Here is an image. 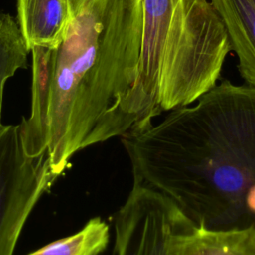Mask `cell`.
<instances>
[{
	"mask_svg": "<svg viewBox=\"0 0 255 255\" xmlns=\"http://www.w3.org/2000/svg\"><path fill=\"white\" fill-rule=\"evenodd\" d=\"M17 19L11 14L0 12V128L4 88L7 81L20 69L27 68L28 54Z\"/></svg>",
	"mask_w": 255,
	"mask_h": 255,
	"instance_id": "30bf717a",
	"label": "cell"
},
{
	"mask_svg": "<svg viewBox=\"0 0 255 255\" xmlns=\"http://www.w3.org/2000/svg\"><path fill=\"white\" fill-rule=\"evenodd\" d=\"M133 182L196 227L255 228V88L222 81L196 104L121 137Z\"/></svg>",
	"mask_w": 255,
	"mask_h": 255,
	"instance_id": "7a4b0ae2",
	"label": "cell"
},
{
	"mask_svg": "<svg viewBox=\"0 0 255 255\" xmlns=\"http://www.w3.org/2000/svg\"><path fill=\"white\" fill-rule=\"evenodd\" d=\"M56 178L46 153L27 155L19 125L0 128V255H13L30 214Z\"/></svg>",
	"mask_w": 255,
	"mask_h": 255,
	"instance_id": "277c9868",
	"label": "cell"
},
{
	"mask_svg": "<svg viewBox=\"0 0 255 255\" xmlns=\"http://www.w3.org/2000/svg\"><path fill=\"white\" fill-rule=\"evenodd\" d=\"M68 32L32 53L31 111L19 124L27 155L46 153L58 177L73 156L152 124L136 101L141 0H73Z\"/></svg>",
	"mask_w": 255,
	"mask_h": 255,
	"instance_id": "6da1fadb",
	"label": "cell"
},
{
	"mask_svg": "<svg viewBox=\"0 0 255 255\" xmlns=\"http://www.w3.org/2000/svg\"><path fill=\"white\" fill-rule=\"evenodd\" d=\"M110 241V227L101 218L90 219L78 232L53 241L29 255H99Z\"/></svg>",
	"mask_w": 255,
	"mask_h": 255,
	"instance_id": "9c48e42d",
	"label": "cell"
},
{
	"mask_svg": "<svg viewBox=\"0 0 255 255\" xmlns=\"http://www.w3.org/2000/svg\"><path fill=\"white\" fill-rule=\"evenodd\" d=\"M114 255H173V239L193 224L164 195L133 182L113 217Z\"/></svg>",
	"mask_w": 255,
	"mask_h": 255,
	"instance_id": "5b68a950",
	"label": "cell"
},
{
	"mask_svg": "<svg viewBox=\"0 0 255 255\" xmlns=\"http://www.w3.org/2000/svg\"><path fill=\"white\" fill-rule=\"evenodd\" d=\"M173 255H255V228L215 230L190 226L173 239Z\"/></svg>",
	"mask_w": 255,
	"mask_h": 255,
	"instance_id": "ba28073f",
	"label": "cell"
},
{
	"mask_svg": "<svg viewBox=\"0 0 255 255\" xmlns=\"http://www.w3.org/2000/svg\"><path fill=\"white\" fill-rule=\"evenodd\" d=\"M73 15V0H17V22L29 52L59 46Z\"/></svg>",
	"mask_w": 255,
	"mask_h": 255,
	"instance_id": "8992f818",
	"label": "cell"
},
{
	"mask_svg": "<svg viewBox=\"0 0 255 255\" xmlns=\"http://www.w3.org/2000/svg\"><path fill=\"white\" fill-rule=\"evenodd\" d=\"M141 8L133 94L154 118L189 106L217 85L230 46L209 0H141Z\"/></svg>",
	"mask_w": 255,
	"mask_h": 255,
	"instance_id": "3957f363",
	"label": "cell"
},
{
	"mask_svg": "<svg viewBox=\"0 0 255 255\" xmlns=\"http://www.w3.org/2000/svg\"><path fill=\"white\" fill-rule=\"evenodd\" d=\"M238 59L237 69L246 85L255 88V0H209Z\"/></svg>",
	"mask_w": 255,
	"mask_h": 255,
	"instance_id": "52a82bcc",
	"label": "cell"
}]
</instances>
